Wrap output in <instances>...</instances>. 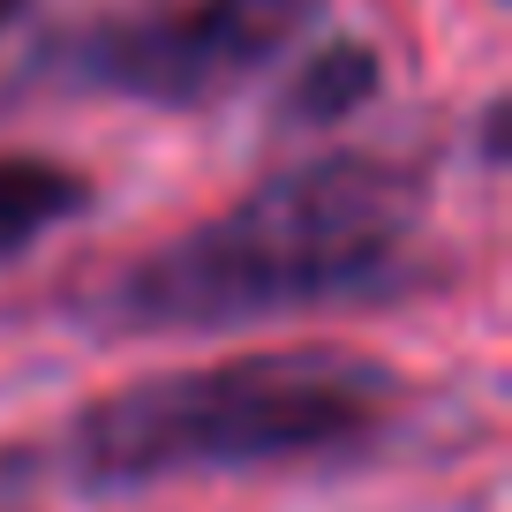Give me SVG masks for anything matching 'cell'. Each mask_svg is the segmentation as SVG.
I'll return each mask as SVG.
<instances>
[{
	"label": "cell",
	"instance_id": "6da1fadb",
	"mask_svg": "<svg viewBox=\"0 0 512 512\" xmlns=\"http://www.w3.org/2000/svg\"><path fill=\"white\" fill-rule=\"evenodd\" d=\"M430 174L384 151L279 166L204 226L144 249L98 287L91 317L121 339L234 332L332 302H384L415 279Z\"/></svg>",
	"mask_w": 512,
	"mask_h": 512
},
{
	"label": "cell",
	"instance_id": "7a4b0ae2",
	"mask_svg": "<svg viewBox=\"0 0 512 512\" xmlns=\"http://www.w3.org/2000/svg\"><path fill=\"white\" fill-rule=\"evenodd\" d=\"M400 377L354 347H264L189 369H144L68 422V467L91 490L181 475L347 460L392 430Z\"/></svg>",
	"mask_w": 512,
	"mask_h": 512
},
{
	"label": "cell",
	"instance_id": "3957f363",
	"mask_svg": "<svg viewBox=\"0 0 512 512\" xmlns=\"http://www.w3.org/2000/svg\"><path fill=\"white\" fill-rule=\"evenodd\" d=\"M317 23V0H181L83 23L53 46V76L136 106H219Z\"/></svg>",
	"mask_w": 512,
	"mask_h": 512
},
{
	"label": "cell",
	"instance_id": "277c9868",
	"mask_svg": "<svg viewBox=\"0 0 512 512\" xmlns=\"http://www.w3.org/2000/svg\"><path fill=\"white\" fill-rule=\"evenodd\" d=\"M91 211V181L61 159H31V151H0V264L53 234V226Z\"/></svg>",
	"mask_w": 512,
	"mask_h": 512
},
{
	"label": "cell",
	"instance_id": "5b68a950",
	"mask_svg": "<svg viewBox=\"0 0 512 512\" xmlns=\"http://www.w3.org/2000/svg\"><path fill=\"white\" fill-rule=\"evenodd\" d=\"M384 83V61L377 46H362V38H332V46H317L302 68H294L287 83V121L294 128H332L347 121L354 106H369Z\"/></svg>",
	"mask_w": 512,
	"mask_h": 512
},
{
	"label": "cell",
	"instance_id": "8992f818",
	"mask_svg": "<svg viewBox=\"0 0 512 512\" xmlns=\"http://www.w3.org/2000/svg\"><path fill=\"white\" fill-rule=\"evenodd\" d=\"M505 98H490V106H482V166H490V174H505Z\"/></svg>",
	"mask_w": 512,
	"mask_h": 512
},
{
	"label": "cell",
	"instance_id": "52a82bcc",
	"mask_svg": "<svg viewBox=\"0 0 512 512\" xmlns=\"http://www.w3.org/2000/svg\"><path fill=\"white\" fill-rule=\"evenodd\" d=\"M16 16H23V0H0V31H8Z\"/></svg>",
	"mask_w": 512,
	"mask_h": 512
}]
</instances>
